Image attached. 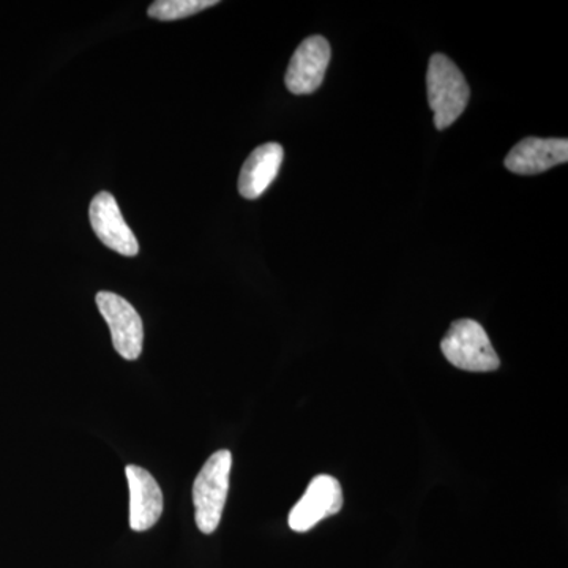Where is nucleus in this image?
<instances>
[{
    "mask_svg": "<svg viewBox=\"0 0 568 568\" xmlns=\"http://www.w3.org/2000/svg\"><path fill=\"white\" fill-rule=\"evenodd\" d=\"M216 3V0H156L149 7L148 14L159 21L183 20Z\"/></svg>",
    "mask_w": 568,
    "mask_h": 568,
    "instance_id": "11",
    "label": "nucleus"
},
{
    "mask_svg": "<svg viewBox=\"0 0 568 568\" xmlns=\"http://www.w3.org/2000/svg\"><path fill=\"white\" fill-rule=\"evenodd\" d=\"M568 162V141L566 138H526L519 141L506 159L508 171L515 174L534 175L545 173L558 164Z\"/></svg>",
    "mask_w": 568,
    "mask_h": 568,
    "instance_id": "8",
    "label": "nucleus"
},
{
    "mask_svg": "<svg viewBox=\"0 0 568 568\" xmlns=\"http://www.w3.org/2000/svg\"><path fill=\"white\" fill-rule=\"evenodd\" d=\"M452 365L465 372L487 373L499 368V355L480 324L473 320L455 321L440 343Z\"/></svg>",
    "mask_w": 568,
    "mask_h": 568,
    "instance_id": "3",
    "label": "nucleus"
},
{
    "mask_svg": "<svg viewBox=\"0 0 568 568\" xmlns=\"http://www.w3.org/2000/svg\"><path fill=\"white\" fill-rule=\"evenodd\" d=\"M89 219H91L97 237L108 248L114 250L122 256L130 257L136 256L140 252L136 237L123 220L118 201L114 200L111 193L102 192L93 197L91 209H89Z\"/></svg>",
    "mask_w": 568,
    "mask_h": 568,
    "instance_id": "7",
    "label": "nucleus"
},
{
    "mask_svg": "<svg viewBox=\"0 0 568 568\" xmlns=\"http://www.w3.org/2000/svg\"><path fill=\"white\" fill-rule=\"evenodd\" d=\"M284 151L276 142H267L250 153L239 175V193L245 200H257L272 185L282 168Z\"/></svg>",
    "mask_w": 568,
    "mask_h": 568,
    "instance_id": "10",
    "label": "nucleus"
},
{
    "mask_svg": "<svg viewBox=\"0 0 568 568\" xmlns=\"http://www.w3.org/2000/svg\"><path fill=\"white\" fill-rule=\"evenodd\" d=\"M125 473L130 488V528L144 532L162 517V489L151 473L140 466H126Z\"/></svg>",
    "mask_w": 568,
    "mask_h": 568,
    "instance_id": "9",
    "label": "nucleus"
},
{
    "mask_svg": "<svg viewBox=\"0 0 568 568\" xmlns=\"http://www.w3.org/2000/svg\"><path fill=\"white\" fill-rule=\"evenodd\" d=\"M426 91L429 108L435 112L437 130L448 129L469 103V85L462 70L444 54H435L429 59Z\"/></svg>",
    "mask_w": 568,
    "mask_h": 568,
    "instance_id": "1",
    "label": "nucleus"
},
{
    "mask_svg": "<svg viewBox=\"0 0 568 568\" xmlns=\"http://www.w3.org/2000/svg\"><path fill=\"white\" fill-rule=\"evenodd\" d=\"M343 507V491L339 481L332 476H317L310 481L305 495L295 504L290 514V528L306 532L317 523L334 517Z\"/></svg>",
    "mask_w": 568,
    "mask_h": 568,
    "instance_id": "6",
    "label": "nucleus"
},
{
    "mask_svg": "<svg viewBox=\"0 0 568 568\" xmlns=\"http://www.w3.org/2000/svg\"><path fill=\"white\" fill-rule=\"evenodd\" d=\"M97 306L110 325L112 345L125 361H136L144 345V325L134 306L114 293L97 294Z\"/></svg>",
    "mask_w": 568,
    "mask_h": 568,
    "instance_id": "4",
    "label": "nucleus"
},
{
    "mask_svg": "<svg viewBox=\"0 0 568 568\" xmlns=\"http://www.w3.org/2000/svg\"><path fill=\"white\" fill-rule=\"evenodd\" d=\"M233 455L219 450L205 462L193 485V503L196 525L203 534H213L222 521L224 504L230 491Z\"/></svg>",
    "mask_w": 568,
    "mask_h": 568,
    "instance_id": "2",
    "label": "nucleus"
},
{
    "mask_svg": "<svg viewBox=\"0 0 568 568\" xmlns=\"http://www.w3.org/2000/svg\"><path fill=\"white\" fill-rule=\"evenodd\" d=\"M331 62V44L321 36L302 41L287 67V91L295 95H310L323 84L325 71Z\"/></svg>",
    "mask_w": 568,
    "mask_h": 568,
    "instance_id": "5",
    "label": "nucleus"
}]
</instances>
